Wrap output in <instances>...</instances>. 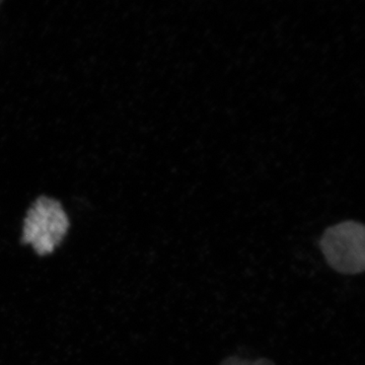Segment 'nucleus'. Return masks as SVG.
Masks as SVG:
<instances>
[{
    "label": "nucleus",
    "instance_id": "nucleus-1",
    "mask_svg": "<svg viewBox=\"0 0 365 365\" xmlns=\"http://www.w3.org/2000/svg\"><path fill=\"white\" fill-rule=\"evenodd\" d=\"M68 228V216L61 204L49 197H40L26 213L21 241L31 245L40 256H46L63 242Z\"/></svg>",
    "mask_w": 365,
    "mask_h": 365
},
{
    "label": "nucleus",
    "instance_id": "nucleus-3",
    "mask_svg": "<svg viewBox=\"0 0 365 365\" xmlns=\"http://www.w3.org/2000/svg\"><path fill=\"white\" fill-rule=\"evenodd\" d=\"M220 365H275L272 360L268 359H260L254 360L242 359L239 356H230L222 360Z\"/></svg>",
    "mask_w": 365,
    "mask_h": 365
},
{
    "label": "nucleus",
    "instance_id": "nucleus-2",
    "mask_svg": "<svg viewBox=\"0 0 365 365\" xmlns=\"http://www.w3.org/2000/svg\"><path fill=\"white\" fill-rule=\"evenodd\" d=\"M364 237V225L347 220L327 228L319 248L334 270L344 275H356L365 268Z\"/></svg>",
    "mask_w": 365,
    "mask_h": 365
},
{
    "label": "nucleus",
    "instance_id": "nucleus-4",
    "mask_svg": "<svg viewBox=\"0 0 365 365\" xmlns=\"http://www.w3.org/2000/svg\"><path fill=\"white\" fill-rule=\"evenodd\" d=\"M2 1H4V0H0V4H2Z\"/></svg>",
    "mask_w": 365,
    "mask_h": 365
}]
</instances>
